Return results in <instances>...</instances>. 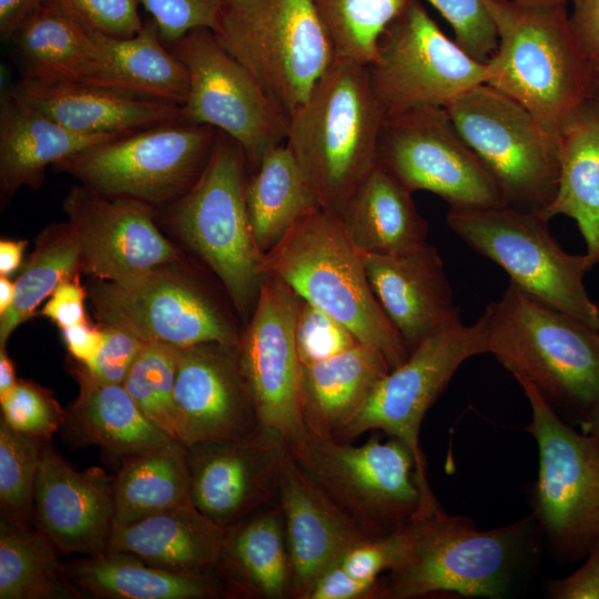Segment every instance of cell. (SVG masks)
Listing matches in <instances>:
<instances>
[{"mask_svg": "<svg viewBox=\"0 0 599 599\" xmlns=\"http://www.w3.org/2000/svg\"><path fill=\"white\" fill-rule=\"evenodd\" d=\"M405 548L382 580L380 598L412 599L438 592L506 598L530 577L542 539L531 515L481 530L439 506L400 527Z\"/></svg>", "mask_w": 599, "mask_h": 599, "instance_id": "6da1fadb", "label": "cell"}, {"mask_svg": "<svg viewBox=\"0 0 599 599\" xmlns=\"http://www.w3.org/2000/svg\"><path fill=\"white\" fill-rule=\"evenodd\" d=\"M488 354L530 382L564 419L585 425L599 408V333L512 283L479 318Z\"/></svg>", "mask_w": 599, "mask_h": 599, "instance_id": "7a4b0ae2", "label": "cell"}, {"mask_svg": "<svg viewBox=\"0 0 599 599\" xmlns=\"http://www.w3.org/2000/svg\"><path fill=\"white\" fill-rule=\"evenodd\" d=\"M384 120L366 65L337 58L290 116L285 145L321 209L341 215L375 169Z\"/></svg>", "mask_w": 599, "mask_h": 599, "instance_id": "3957f363", "label": "cell"}, {"mask_svg": "<svg viewBox=\"0 0 599 599\" xmlns=\"http://www.w3.org/2000/svg\"><path fill=\"white\" fill-rule=\"evenodd\" d=\"M498 33L486 83L526 108L555 136L593 93L596 69L567 11L483 0Z\"/></svg>", "mask_w": 599, "mask_h": 599, "instance_id": "277c9868", "label": "cell"}, {"mask_svg": "<svg viewBox=\"0 0 599 599\" xmlns=\"http://www.w3.org/2000/svg\"><path fill=\"white\" fill-rule=\"evenodd\" d=\"M261 271L348 327L361 343L377 349L390 369L408 357L405 341L370 287L364 253L339 215L321 207L306 214L263 254Z\"/></svg>", "mask_w": 599, "mask_h": 599, "instance_id": "5b68a950", "label": "cell"}, {"mask_svg": "<svg viewBox=\"0 0 599 599\" xmlns=\"http://www.w3.org/2000/svg\"><path fill=\"white\" fill-rule=\"evenodd\" d=\"M247 164L241 146L217 130L205 167L173 202L170 213L177 235L220 278L245 321L254 311L264 278L263 253L246 206Z\"/></svg>", "mask_w": 599, "mask_h": 599, "instance_id": "8992f818", "label": "cell"}, {"mask_svg": "<svg viewBox=\"0 0 599 599\" xmlns=\"http://www.w3.org/2000/svg\"><path fill=\"white\" fill-rule=\"evenodd\" d=\"M212 31L288 120L336 59L314 0H226Z\"/></svg>", "mask_w": 599, "mask_h": 599, "instance_id": "52a82bcc", "label": "cell"}, {"mask_svg": "<svg viewBox=\"0 0 599 599\" xmlns=\"http://www.w3.org/2000/svg\"><path fill=\"white\" fill-rule=\"evenodd\" d=\"M515 379L529 402L526 430L538 447L531 516L558 561H578L599 541V446L568 425L530 382Z\"/></svg>", "mask_w": 599, "mask_h": 599, "instance_id": "ba28073f", "label": "cell"}, {"mask_svg": "<svg viewBox=\"0 0 599 599\" xmlns=\"http://www.w3.org/2000/svg\"><path fill=\"white\" fill-rule=\"evenodd\" d=\"M448 226L471 248L498 264L531 297L599 329V308L585 287L589 257L565 252L547 220L508 204L449 209Z\"/></svg>", "mask_w": 599, "mask_h": 599, "instance_id": "9c48e42d", "label": "cell"}, {"mask_svg": "<svg viewBox=\"0 0 599 599\" xmlns=\"http://www.w3.org/2000/svg\"><path fill=\"white\" fill-rule=\"evenodd\" d=\"M216 135V129L181 119L115 136L53 166L99 194L159 205L193 185Z\"/></svg>", "mask_w": 599, "mask_h": 599, "instance_id": "30bf717a", "label": "cell"}, {"mask_svg": "<svg viewBox=\"0 0 599 599\" xmlns=\"http://www.w3.org/2000/svg\"><path fill=\"white\" fill-rule=\"evenodd\" d=\"M287 448L322 490L377 536L397 530L418 511L416 460L394 437L354 446L306 429Z\"/></svg>", "mask_w": 599, "mask_h": 599, "instance_id": "8fae6325", "label": "cell"}, {"mask_svg": "<svg viewBox=\"0 0 599 599\" xmlns=\"http://www.w3.org/2000/svg\"><path fill=\"white\" fill-rule=\"evenodd\" d=\"M485 353L488 347L481 321L466 325L459 313L453 315L436 326L404 363L384 376L363 409L336 436L339 440H351L379 429L404 443L416 460L422 495L418 512H429L439 506L419 446L422 422L460 365Z\"/></svg>", "mask_w": 599, "mask_h": 599, "instance_id": "7c38bea8", "label": "cell"}, {"mask_svg": "<svg viewBox=\"0 0 599 599\" xmlns=\"http://www.w3.org/2000/svg\"><path fill=\"white\" fill-rule=\"evenodd\" d=\"M445 109L508 205L538 214L552 201L560 170L558 138L526 108L481 83Z\"/></svg>", "mask_w": 599, "mask_h": 599, "instance_id": "4fadbf2b", "label": "cell"}, {"mask_svg": "<svg viewBox=\"0 0 599 599\" xmlns=\"http://www.w3.org/2000/svg\"><path fill=\"white\" fill-rule=\"evenodd\" d=\"M166 45L189 73L187 98L181 106L183 121L232 138L253 171L271 150L285 143L288 116L211 29H194Z\"/></svg>", "mask_w": 599, "mask_h": 599, "instance_id": "5bb4252c", "label": "cell"}, {"mask_svg": "<svg viewBox=\"0 0 599 599\" xmlns=\"http://www.w3.org/2000/svg\"><path fill=\"white\" fill-rule=\"evenodd\" d=\"M366 68L385 118L420 106L447 108L487 80V62L449 39L419 0L389 24Z\"/></svg>", "mask_w": 599, "mask_h": 599, "instance_id": "9a60e30c", "label": "cell"}, {"mask_svg": "<svg viewBox=\"0 0 599 599\" xmlns=\"http://www.w3.org/2000/svg\"><path fill=\"white\" fill-rule=\"evenodd\" d=\"M376 166L412 194L434 193L449 209L507 204L498 183L461 138L445 108L420 106L385 118Z\"/></svg>", "mask_w": 599, "mask_h": 599, "instance_id": "2e32d148", "label": "cell"}, {"mask_svg": "<svg viewBox=\"0 0 599 599\" xmlns=\"http://www.w3.org/2000/svg\"><path fill=\"white\" fill-rule=\"evenodd\" d=\"M99 318L145 343L177 348L216 343L236 347L241 334L217 303L185 275L160 267L121 286L100 282L91 291Z\"/></svg>", "mask_w": 599, "mask_h": 599, "instance_id": "e0dca14e", "label": "cell"}, {"mask_svg": "<svg viewBox=\"0 0 599 599\" xmlns=\"http://www.w3.org/2000/svg\"><path fill=\"white\" fill-rule=\"evenodd\" d=\"M300 297L281 280L264 276L254 311L236 346L258 425L287 445L306 432L294 326Z\"/></svg>", "mask_w": 599, "mask_h": 599, "instance_id": "ac0fdd59", "label": "cell"}, {"mask_svg": "<svg viewBox=\"0 0 599 599\" xmlns=\"http://www.w3.org/2000/svg\"><path fill=\"white\" fill-rule=\"evenodd\" d=\"M63 210L80 247L81 267L102 282L129 286L177 257L144 202L77 185Z\"/></svg>", "mask_w": 599, "mask_h": 599, "instance_id": "d6986e66", "label": "cell"}, {"mask_svg": "<svg viewBox=\"0 0 599 599\" xmlns=\"http://www.w3.org/2000/svg\"><path fill=\"white\" fill-rule=\"evenodd\" d=\"M285 439L261 427L231 440L187 447L192 505L224 528L277 497Z\"/></svg>", "mask_w": 599, "mask_h": 599, "instance_id": "ffe728a7", "label": "cell"}, {"mask_svg": "<svg viewBox=\"0 0 599 599\" xmlns=\"http://www.w3.org/2000/svg\"><path fill=\"white\" fill-rule=\"evenodd\" d=\"M174 404L177 440L186 447L243 438L260 426L236 347L180 348Z\"/></svg>", "mask_w": 599, "mask_h": 599, "instance_id": "44dd1931", "label": "cell"}, {"mask_svg": "<svg viewBox=\"0 0 599 599\" xmlns=\"http://www.w3.org/2000/svg\"><path fill=\"white\" fill-rule=\"evenodd\" d=\"M33 519L60 555L106 551L114 527V477L100 467L75 469L44 443Z\"/></svg>", "mask_w": 599, "mask_h": 599, "instance_id": "7402d4cb", "label": "cell"}, {"mask_svg": "<svg viewBox=\"0 0 599 599\" xmlns=\"http://www.w3.org/2000/svg\"><path fill=\"white\" fill-rule=\"evenodd\" d=\"M291 561V598L307 599L315 581L348 549L377 537L338 506L288 451L277 489Z\"/></svg>", "mask_w": 599, "mask_h": 599, "instance_id": "603a6c76", "label": "cell"}, {"mask_svg": "<svg viewBox=\"0 0 599 599\" xmlns=\"http://www.w3.org/2000/svg\"><path fill=\"white\" fill-rule=\"evenodd\" d=\"M370 287L412 352L440 323L459 313L443 260L430 244L403 254H364Z\"/></svg>", "mask_w": 599, "mask_h": 599, "instance_id": "cb8c5ba5", "label": "cell"}, {"mask_svg": "<svg viewBox=\"0 0 599 599\" xmlns=\"http://www.w3.org/2000/svg\"><path fill=\"white\" fill-rule=\"evenodd\" d=\"M10 94L61 125L82 133L125 134L181 120V106L84 82L22 78Z\"/></svg>", "mask_w": 599, "mask_h": 599, "instance_id": "d4e9b609", "label": "cell"}, {"mask_svg": "<svg viewBox=\"0 0 599 599\" xmlns=\"http://www.w3.org/2000/svg\"><path fill=\"white\" fill-rule=\"evenodd\" d=\"M225 534L226 528L189 504L114 526L108 550L170 572L214 575Z\"/></svg>", "mask_w": 599, "mask_h": 599, "instance_id": "484cf974", "label": "cell"}, {"mask_svg": "<svg viewBox=\"0 0 599 599\" xmlns=\"http://www.w3.org/2000/svg\"><path fill=\"white\" fill-rule=\"evenodd\" d=\"M122 134L82 133L13 98L0 103V184L4 195L37 189L49 165Z\"/></svg>", "mask_w": 599, "mask_h": 599, "instance_id": "4316f807", "label": "cell"}, {"mask_svg": "<svg viewBox=\"0 0 599 599\" xmlns=\"http://www.w3.org/2000/svg\"><path fill=\"white\" fill-rule=\"evenodd\" d=\"M389 370L385 357L363 343L328 359L302 365L301 412L306 429L336 438Z\"/></svg>", "mask_w": 599, "mask_h": 599, "instance_id": "83f0119b", "label": "cell"}, {"mask_svg": "<svg viewBox=\"0 0 599 599\" xmlns=\"http://www.w3.org/2000/svg\"><path fill=\"white\" fill-rule=\"evenodd\" d=\"M98 55L90 83L116 92L182 106L189 92L183 62L164 43L151 19L126 38L95 31Z\"/></svg>", "mask_w": 599, "mask_h": 599, "instance_id": "f1b7e54d", "label": "cell"}, {"mask_svg": "<svg viewBox=\"0 0 599 599\" xmlns=\"http://www.w3.org/2000/svg\"><path fill=\"white\" fill-rule=\"evenodd\" d=\"M216 575L233 595L291 597V561L278 505L261 508L226 528Z\"/></svg>", "mask_w": 599, "mask_h": 599, "instance_id": "f546056e", "label": "cell"}, {"mask_svg": "<svg viewBox=\"0 0 599 599\" xmlns=\"http://www.w3.org/2000/svg\"><path fill=\"white\" fill-rule=\"evenodd\" d=\"M559 180L552 201L538 215L572 219L593 266L599 264V98L588 99L559 136Z\"/></svg>", "mask_w": 599, "mask_h": 599, "instance_id": "4dcf8cb0", "label": "cell"}, {"mask_svg": "<svg viewBox=\"0 0 599 599\" xmlns=\"http://www.w3.org/2000/svg\"><path fill=\"white\" fill-rule=\"evenodd\" d=\"M80 394L63 425L77 446H98L121 460L173 439L138 406L123 385L102 384L78 374Z\"/></svg>", "mask_w": 599, "mask_h": 599, "instance_id": "1f68e13d", "label": "cell"}, {"mask_svg": "<svg viewBox=\"0 0 599 599\" xmlns=\"http://www.w3.org/2000/svg\"><path fill=\"white\" fill-rule=\"evenodd\" d=\"M339 216L348 237L364 254L396 255L427 244L428 224L412 193L378 166Z\"/></svg>", "mask_w": 599, "mask_h": 599, "instance_id": "d6a6232c", "label": "cell"}, {"mask_svg": "<svg viewBox=\"0 0 599 599\" xmlns=\"http://www.w3.org/2000/svg\"><path fill=\"white\" fill-rule=\"evenodd\" d=\"M64 573L84 598L209 599L223 588L216 573L170 572L110 550L64 564Z\"/></svg>", "mask_w": 599, "mask_h": 599, "instance_id": "836d02e7", "label": "cell"}, {"mask_svg": "<svg viewBox=\"0 0 599 599\" xmlns=\"http://www.w3.org/2000/svg\"><path fill=\"white\" fill-rule=\"evenodd\" d=\"M22 78L40 82H85L98 55L95 31L41 2L14 37Z\"/></svg>", "mask_w": 599, "mask_h": 599, "instance_id": "e575fe53", "label": "cell"}, {"mask_svg": "<svg viewBox=\"0 0 599 599\" xmlns=\"http://www.w3.org/2000/svg\"><path fill=\"white\" fill-rule=\"evenodd\" d=\"M187 447L174 440L121 460L114 477V526L189 505Z\"/></svg>", "mask_w": 599, "mask_h": 599, "instance_id": "d590c367", "label": "cell"}, {"mask_svg": "<svg viewBox=\"0 0 599 599\" xmlns=\"http://www.w3.org/2000/svg\"><path fill=\"white\" fill-rule=\"evenodd\" d=\"M245 199L253 234L263 254L296 222L319 207L285 143L271 150L253 171Z\"/></svg>", "mask_w": 599, "mask_h": 599, "instance_id": "8d00e7d4", "label": "cell"}, {"mask_svg": "<svg viewBox=\"0 0 599 599\" xmlns=\"http://www.w3.org/2000/svg\"><path fill=\"white\" fill-rule=\"evenodd\" d=\"M59 551L37 527L0 521V599H82Z\"/></svg>", "mask_w": 599, "mask_h": 599, "instance_id": "74e56055", "label": "cell"}, {"mask_svg": "<svg viewBox=\"0 0 599 599\" xmlns=\"http://www.w3.org/2000/svg\"><path fill=\"white\" fill-rule=\"evenodd\" d=\"M80 266V247L69 223L52 225L42 232L14 282L12 305L0 315V348H4L10 334L32 317L60 283L77 275Z\"/></svg>", "mask_w": 599, "mask_h": 599, "instance_id": "f35d334b", "label": "cell"}, {"mask_svg": "<svg viewBox=\"0 0 599 599\" xmlns=\"http://www.w3.org/2000/svg\"><path fill=\"white\" fill-rule=\"evenodd\" d=\"M413 0H314L337 59L368 65L379 41Z\"/></svg>", "mask_w": 599, "mask_h": 599, "instance_id": "ab89813d", "label": "cell"}, {"mask_svg": "<svg viewBox=\"0 0 599 599\" xmlns=\"http://www.w3.org/2000/svg\"><path fill=\"white\" fill-rule=\"evenodd\" d=\"M179 352L180 348L171 345L146 343L123 383L142 412L175 440L174 387Z\"/></svg>", "mask_w": 599, "mask_h": 599, "instance_id": "60d3db41", "label": "cell"}, {"mask_svg": "<svg viewBox=\"0 0 599 599\" xmlns=\"http://www.w3.org/2000/svg\"><path fill=\"white\" fill-rule=\"evenodd\" d=\"M43 445L44 441L12 429L0 418L2 518L18 525H31L34 515V486Z\"/></svg>", "mask_w": 599, "mask_h": 599, "instance_id": "b9f144b4", "label": "cell"}, {"mask_svg": "<svg viewBox=\"0 0 599 599\" xmlns=\"http://www.w3.org/2000/svg\"><path fill=\"white\" fill-rule=\"evenodd\" d=\"M1 419L12 429L50 441L67 418L49 389L26 379H18L13 389L2 399Z\"/></svg>", "mask_w": 599, "mask_h": 599, "instance_id": "7bdbcfd3", "label": "cell"}, {"mask_svg": "<svg viewBox=\"0 0 599 599\" xmlns=\"http://www.w3.org/2000/svg\"><path fill=\"white\" fill-rule=\"evenodd\" d=\"M294 337L302 365L328 359L361 343L348 327L301 297Z\"/></svg>", "mask_w": 599, "mask_h": 599, "instance_id": "ee69618b", "label": "cell"}, {"mask_svg": "<svg viewBox=\"0 0 599 599\" xmlns=\"http://www.w3.org/2000/svg\"><path fill=\"white\" fill-rule=\"evenodd\" d=\"M426 1L449 23L461 49L484 63L491 58L498 45V33L483 0Z\"/></svg>", "mask_w": 599, "mask_h": 599, "instance_id": "f6af8a7d", "label": "cell"}, {"mask_svg": "<svg viewBox=\"0 0 599 599\" xmlns=\"http://www.w3.org/2000/svg\"><path fill=\"white\" fill-rule=\"evenodd\" d=\"M90 30L119 38L138 33L143 27L141 0H43Z\"/></svg>", "mask_w": 599, "mask_h": 599, "instance_id": "bcb514c9", "label": "cell"}, {"mask_svg": "<svg viewBox=\"0 0 599 599\" xmlns=\"http://www.w3.org/2000/svg\"><path fill=\"white\" fill-rule=\"evenodd\" d=\"M225 3L226 0H141L165 44L194 29L214 30Z\"/></svg>", "mask_w": 599, "mask_h": 599, "instance_id": "7dc6e473", "label": "cell"}, {"mask_svg": "<svg viewBox=\"0 0 599 599\" xmlns=\"http://www.w3.org/2000/svg\"><path fill=\"white\" fill-rule=\"evenodd\" d=\"M105 326L95 361L89 368L80 367L78 374L102 384L123 385L146 343L125 328Z\"/></svg>", "mask_w": 599, "mask_h": 599, "instance_id": "c3c4849f", "label": "cell"}, {"mask_svg": "<svg viewBox=\"0 0 599 599\" xmlns=\"http://www.w3.org/2000/svg\"><path fill=\"white\" fill-rule=\"evenodd\" d=\"M404 548V534L398 528L355 545L337 562L352 577L376 582L382 572L390 571L399 564Z\"/></svg>", "mask_w": 599, "mask_h": 599, "instance_id": "681fc988", "label": "cell"}, {"mask_svg": "<svg viewBox=\"0 0 599 599\" xmlns=\"http://www.w3.org/2000/svg\"><path fill=\"white\" fill-rule=\"evenodd\" d=\"M382 580L365 581L352 577L335 561L315 581L307 599L380 598Z\"/></svg>", "mask_w": 599, "mask_h": 599, "instance_id": "f907efd6", "label": "cell"}, {"mask_svg": "<svg viewBox=\"0 0 599 599\" xmlns=\"http://www.w3.org/2000/svg\"><path fill=\"white\" fill-rule=\"evenodd\" d=\"M547 595L555 599H599V541L579 569L548 581Z\"/></svg>", "mask_w": 599, "mask_h": 599, "instance_id": "816d5d0a", "label": "cell"}, {"mask_svg": "<svg viewBox=\"0 0 599 599\" xmlns=\"http://www.w3.org/2000/svg\"><path fill=\"white\" fill-rule=\"evenodd\" d=\"M85 291L78 275L58 285L41 309V315L53 321L61 329L87 322Z\"/></svg>", "mask_w": 599, "mask_h": 599, "instance_id": "f5cc1de1", "label": "cell"}, {"mask_svg": "<svg viewBox=\"0 0 599 599\" xmlns=\"http://www.w3.org/2000/svg\"><path fill=\"white\" fill-rule=\"evenodd\" d=\"M570 22L589 61L599 70V0H572Z\"/></svg>", "mask_w": 599, "mask_h": 599, "instance_id": "db71d44e", "label": "cell"}, {"mask_svg": "<svg viewBox=\"0 0 599 599\" xmlns=\"http://www.w3.org/2000/svg\"><path fill=\"white\" fill-rule=\"evenodd\" d=\"M61 331L69 353L81 364V367L89 368L101 348L102 329L83 322Z\"/></svg>", "mask_w": 599, "mask_h": 599, "instance_id": "11a10c76", "label": "cell"}, {"mask_svg": "<svg viewBox=\"0 0 599 599\" xmlns=\"http://www.w3.org/2000/svg\"><path fill=\"white\" fill-rule=\"evenodd\" d=\"M43 0H0V38L14 37L19 28Z\"/></svg>", "mask_w": 599, "mask_h": 599, "instance_id": "9f6ffc18", "label": "cell"}, {"mask_svg": "<svg viewBox=\"0 0 599 599\" xmlns=\"http://www.w3.org/2000/svg\"><path fill=\"white\" fill-rule=\"evenodd\" d=\"M26 241L1 240L0 242V275L8 276L13 273L21 263Z\"/></svg>", "mask_w": 599, "mask_h": 599, "instance_id": "6f0895ef", "label": "cell"}, {"mask_svg": "<svg viewBox=\"0 0 599 599\" xmlns=\"http://www.w3.org/2000/svg\"><path fill=\"white\" fill-rule=\"evenodd\" d=\"M14 364L4 348H0V399L4 398L16 386Z\"/></svg>", "mask_w": 599, "mask_h": 599, "instance_id": "680465c9", "label": "cell"}, {"mask_svg": "<svg viewBox=\"0 0 599 599\" xmlns=\"http://www.w3.org/2000/svg\"><path fill=\"white\" fill-rule=\"evenodd\" d=\"M16 294L14 283L7 276L0 277V315L6 313L13 303Z\"/></svg>", "mask_w": 599, "mask_h": 599, "instance_id": "91938a15", "label": "cell"}, {"mask_svg": "<svg viewBox=\"0 0 599 599\" xmlns=\"http://www.w3.org/2000/svg\"><path fill=\"white\" fill-rule=\"evenodd\" d=\"M501 2L511 3L515 6L524 7V8H555V7H562L567 6V3H571L572 0H497Z\"/></svg>", "mask_w": 599, "mask_h": 599, "instance_id": "94428289", "label": "cell"}, {"mask_svg": "<svg viewBox=\"0 0 599 599\" xmlns=\"http://www.w3.org/2000/svg\"><path fill=\"white\" fill-rule=\"evenodd\" d=\"M581 429L583 433L592 436L599 446V408L593 416L581 426Z\"/></svg>", "mask_w": 599, "mask_h": 599, "instance_id": "6125c7cd", "label": "cell"}, {"mask_svg": "<svg viewBox=\"0 0 599 599\" xmlns=\"http://www.w3.org/2000/svg\"><path fill=\"white\" fill-rule=\"evenodd\" d=\"M592 97L599 98V70L596 71Z\"/></svg>", "mask_w": 599, "mask_h": 599, "instance_id": "be15d7a7", "label": "cell"}]
</instances>
